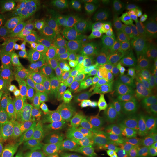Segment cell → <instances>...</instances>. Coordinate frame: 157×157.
<instances>
[{"label": "cell", "mask_w": 157, "mask_h": 157, "mask_svg": "<svg viewBox=\"0 0 157 157\" xmlns=\"http://www.w3.org/2000/svg\"><path fill=\"white\" fill-rule=\"evenodd\" d=\"M38 76H13L10 77L8 84L2 91L0 97L7 103L22 110L28 102L29 87L34 82L43 80Z\"/></svg>", "instance_id": "6da1fadb"}, {"label": "cell", "mask_w": 157, "mask_h": 157, "mask_svg": "<svg viewBox=\"0 0 157 157\" xmlns=\"http://www.w3.org/2000/svg\"><path fill=\"white\" fill-rule=\"evenodd\" d=\"M124 67L138 82L157 79V65L148 52L143 55H131Z\"/></svg>", "instance_id": "7a4b0ae2"}, {"label": "cell", "mask_w": 157, "mask_h": 157, "mask_svg": "<svg viewBox=\"0 0 157 157\" xmlns=\"http://www.w3.org/2000/svg\"><path fill=\"white\" fill-rule=\"evenodd\" d=\"M30 2L25 0L2 1L0 2L1 23L3 26L27 20L30 15Z\"/></svg>", "instance_id": "3957f363"}, {"label": "cell", "mask_w": 157, "mask_h": 157, "mask_svg": "<svg viewBox=\"0 0 157 157\" xmlns=\"http://www.w3.org/2000/svg\"><path fill=\"white\" fill-rule=\"evenodd\" d=\"M79 65L83 72L89 74L105 83L113 70L109 62L92 48L88 56L79 62Z\"/></svg>", "instance_id": "277c9868"}, {"label": "cell", "mask_w": 157, "mask_h": 157, "mask_svg": "<svg viewBox=\"0 0 157 157\" xmlns=\"http://www.w3.org/2000/svg\"><path fill=\"white\" fill-rule=\"evenodd\" d=\"M0 117L4 130L21 135L26 139L25 129L23 123L22 110L12 105L0 97Z\"/></svg>", "instance_id": "5b68a950"}, {"label": "cell", "mask_w": 157, "mask_h": 157, "mask_svg": "<svg viewBox=\"0 0 157 157\" xmlns=\"http://www.w3.org/2000/svg\"><path fill=\"white\" fill-rule=\"evenodd\" d=\"M49 40L40 32L27 34L13 41L9 51L19 61L28 56L40 45L47 43Z\"/></svg>", "instance_id": "8992f818"}, {"label": "cell", "mask_w": 157, "mask_h": 157, "mask_svg": "<svg viewBox=\"0 0 157 157\" xmlns=\"http://www.w3.org/2000/svg\"><path fill=\"white\" fill-rule=\"evenodd\" d=\"M55 117L62 126L71 124L86 117V107L61 98L56 102Z\"/></svg>", "instance_id": "52a82bcc"}, {"label": "cell", "mask_w": 157, "mask_h": 157, "mask_svg": "<svg viewBox=\"0 0 157 157\" xmlns=\"http://www.w3.org/2000/svg\"><path fill=\"white\" fill-rule=\"evenodd\" d=\"M62 145L47 133H29V151L41 157H54Z\"/></svg>", "instance_id": "ba28073f"}, {"label": "cell", "mask_w": 157, "mask_h": 157, "mask_svg": "<svg viewBox=\"0 0 157 157\" xmlns=\"http://www.w3.org/2000/svg\"><path fill=\"white\" fill-rule=\"evenodd\" d=\"M25 140L21 135L3 130L0 139V155L3 157H29Z\"/></svg>", "instance_id": "9c48e42d"}, {"label": "cell", "mask_w": 157, "mask_h": 157, "mask_svg": "<svg viewBox=\"0 0 157 157\" xmlns=\"http://www.w3.org/2000/svg\"><path fill=\"white\" fill-rule=\"evenodd\" d=\"M100 25L107 36L112 40L118 52L132 54L135 32L121 30L111 25L106 21H100Z\"/></svg>", "instance_id": "30bf717a"}, {"label": "cell", "mask_w": 157, "mask_h": 157, "mask_svg": "<svg viewBox=\"0 0 157 157\" xmlns=\"http://www.w3.org/2000/svg\"><path fill=\"white\" fill-rule=\"evenodd\" d=\"M54 46V42L40 45L26 58L20 61L17 75L25 76L32 74L48 58L49 53Z\"/></svg>", "instance_id": "8fae6325"}, {"label": "cell", "mask_w": 157, "mask_h": 157, "mask_svg": "<svg viewBox=\"0 0 157 157\" xmlns=\"http://www.w3.org/2000/svg\"><path fill=\"white\" fill-rule=\"evenodd\" d=\"M90 45L93 50L109 62L113 69L119 67L121 58L118 51L112 40L105 34H102L94 38Z\"/></svg>", "instance_id": "7c38bea8"}, {"label": "cell", "mask_w": 157, "mask_h": 157, "mask_svg": "<svg viewBox=\"0 0 157 157\" xmlns=\"http://www.w3.org/2000/svg\"><path fill=\"white\" fill-rule=\"evenodd\" d=\"M78 144L90 153L101 157L109 152L106 139L94 129H90L79 138Z\"/></svg>", "instance_id": "4fadbf2b"}, {"label": "cell", "mask_w": 157, "mask_h": 157, "mask_svg": "<svg viewBox=\"0 0 157 157\" xmlns=\"http://www.w3.org/2000/svg\"><path fill=\"white\" fill-rule=\"evenodd\" d=\"M132 94L140 105H152L157 103V80L139 81L135 83Z\"/></svg>", "instance_id": "5bb4252c"}, {"label": "cell", "mask_w": 157, "mask_h": 157, "mask_svg": "<svg viewBox=\"0 0 157 157\" xmlns=\"http://www.w3.org/2000/svg\"><path fill=\"white\" fill-rule=\"evenodd\" d=\"M113 96L108 92L98 95L94 102L86 107V117L90 122L98 118L111 117L113 113L112 108Z\"/></svg>", "instance_id": "9a60e30c"}, {"label": "cell", "mask_w": 157, "mask_h": 157, "mask_svg": "<svg viewBox=\"0 0 157 157\" xmlns=\"http://www.w3.org/2000/svg\"><path fill=\"white\" fill-rule=\"evenodd\" d=\"M135 83L118 67L113 70L106 84L108 92L113 95L132 93Z\"/></svg>", "instance_id": "2e32d148"}, {"label": "cell", "mask_w": 157, "mask_h": 157, "mask_svg": "<svg viewBox=\"0 0 157 157\" xmlns=\"http://www.w3.org/2000/svg\"><path fill=\"white\" fill-rule=\"evenodd\" d=\"M103 8L119 18H128L136 12V2L132 0H108L104 2Z\"/></svg>", "instance_id": "e0dca14e"}, {"label": "cell", "mask_w": 157, "mask_h": 157, "mask_svg": "<svg viewBox=\"0 0 157 157\" xmlns=\"http://www.w3.org/2000/svg\"><path fill=\"white\" fill-rule=\"evenodd\" d=\"M157 43V32L151 30L135 32V40L132 55L147 53Z\"/></svg>", "instance_id": "ac0fdd59"}, {"label": "cell", "mask_w": 157, "mask_h": 157, "mask_svg": "<svg viewBox=\"0 0 157 157\" xmlns=\"http://www.w3.org/2000/svg\"><path fill=\"white\" fill-rule=\"evenodd\" d=\"M73 86L83 88L97 97L102 93L108 92L107 84L95 77L84 72L76 74Z\"/></svg>", "instance_id": "d6986e66"}, {"label": "cell", "mask_w": 157, "mask_h": 157, "mask_svg": "<svg viewBox=\"0 0 157 157\" xmlns=\"http://www.w3.org/2000/svg\"><path fill=\"white\" fill-rule=\"evenodd\" d=\"M76 76V73L73 64L67 61L63 67L48 75L46 78H48V81L52 84H69L73 86Z\"/></svg>", "instance_id": "ffe728a7"}, {"label": "cell", "mask_w": 157, "mask_h": 157, "mask_svg": "<svg viewBox=\"0 0 157 157\" xmlns=\"http://www.w3.org/2000/svg\"><path fill=\"white\" fill-rule=\"evenodd\" d=\"M23 123L25 132L28 133H47L40 124L37 118V112L28 102L22 109Z\"/></svg>", "instance_id": "44dd1931"}, {"label": "cell", "mask_w": 157, "mask_h": 157, "mask_svg": "<svg viewBox=\"0 0 157 157\" xmlns=\"http://www.w3.org/2000/svg\"><path fill=\"white\" fill-rule=\"evenodd\" d=\"M91 123L92 126L108 140H109L117 132V122L112 117L95 119L91 121Z\"/></svg>", "instance_id": "7402d4cb"}, {"label": "cell", "mask_w": 157, "mask_h": 157, "mask_svg": "<svg viewBox=\"0 0 157 157\" xmlns=\"http://www.w3.org/2000/svg\"><path fill=\"white\" fill-rule=\"evenodd\" d=\"M20 61L11 52L6 51L0 54V72L8 76H13L17 74Z\"/></svg>", "instance_id": "603a6c76"}, {"label": "cell", "mask_w": 157, "mask_h": 157, "mask_svg": "<svg viewBox=\"0 0 157 157\" xmlns=\"http://www.w3.org/2000/svg\"><path fill=\"white\" fill-rule=\"evenodd\" d=\"M91 50V45L85 40L74 41L68 47L69 55L79 62L88 56Z\"/></svg>", "instance_id": "cb8c5ba5"}, {"label": "cell", "mask_w": 157, "mask_h": 157, "mask_svg": "<svg viewBox=\"0 0 157 157\" xmlns=\"http://www.w3.org/2000/svg\"><path fill=\"white\" fill-rule=\"evenodd\" d=\"M67 61H59L47 58L32 74L38 76H39L42 78H46L51 73L54 72L56 70L63 67Z\"/></svg>", "instance_id": "d4e9b609"}, {"label": "cell", "mask_w": 157, "mask_h": 157, "mask_svg": "<svg viewBox=\"0 0 157 157\" xmlns=\"http://www.w3.org/2000/svg\"><path fill=\"white\" fill-rule=\"evenodd\" d=\"M56 139L62 146L77 144L78 140L70 124L62 126L56 133Z\"/></svg>", "instance_id": "484cf974"}, {"label": "cell", "mask_w": 157, "mask_h": 157, "mask_svg": "<svg viewBox=\"0 0 157 157\" xmlns=\"http://www.w3.org/2000/svg\"><path fill=\"white\" fill-rule=\"evenodd\" d=\"M96 98L97 96L84 89L76 87L70 101L86 107L92 105L95 101Z\"/></svg>", "instance_id": "4316f807"}, {"label": "cell", "mask_w": 157, "mask_h": 157, "mask_svg": "<svg viewBox=\"0 0 157 157\" xmlns=\"http://www.w3.org/2000/svg\"><path fill=\"white\" fill-rule=\"evenodd\" d=\"M140 105L137 102L130 107L113 112L112 117L117 122H126L135 119Z\"/></svg>", "instance_id": "83f0119b"}, {"label": "cell", "mask_w": 157, "mask_h": 157, "mask_svg": "<svg viewBox=\"0 0 157 157\" xmlns=\"http://www.w3.org/2000/svg\"><path fill=\"white\" fill-rule=\"evenodd\" d=\"M65 40L59 39L54 41V46L51 50L48 58L59 61H66L69 57V51L67 44L64 43Z\"/></svg>", "instance_id": "f1b7e54d"}, {"label": "cell", "mask_w": 157, "mask_h": 157, "mask_svg": "<svg viewBox=\"0 0 157 157\" xmlns=\"http://www.w3.org/2000/svg\"><path fill=\"white\" fill-rule=\"evenodd\" d=\"M112 96V108L113 112L130 107L136 103L132 93L113 95Z\"/></svg>", "instance_id": "f546056e"}, {"label": "cell", "mask_w": 157, "mask_h": 157, "mask_svg": "<svg viewBox=\"0 0 157 157\" xmlns=\"http://www.w3.org/2000/svg\"><path fill=\"white\" fill-rule=\"evenodd\" d=\"M51 2L52 8L51 15L54 17L56 21L57 27L61 33L67 28L65 19V13L61 8L59 0H51Z\"/></svg>", "instance_id": "4dcf8cb0"}, {"label": "cell", "mask_w": 157, "mask_h": 157, "mask_svg": "<svg viewBox=\"0 0 157 157\" xmlns=\"http://www.w3.org/2000/svg\"><path fill=\"white\" fill-rule=\"evenodd\" d=\"M44 19L39 17H29L23 24L21 28L22 35L40 32Z\"/></svg>", "instance_id": "1f68e13d"}, {"label": "cell", "mask_w": 157, "mask_h": 157, "mask_svg": "<svg viewBox=\"0 0 157 157\" xmlns=\"http://www.w3.org/2000/svg\"><path fill=\"white\" fill-rule=\"evenodd\" d=\"M61 151L63 157H87V151L78 143L75 144L62 146Z\"/></svg>", "instance_id": "d6a6232c"}, {"label": "cell", "mask_w": 157, "mask_h": 157, "mask_svg": "<svg viewBox=\"0 0 157 157\" xmlns=\"http://www.w3.org/2000/svg\"><path fill=\"white\" fill-rule=\"evenodd\" d=\"M36 7L34 8L33 12L29 17H39L45 19L47 17H49L51 15L52 8H51V0L45 1H32Z\"/></svg>", "instance_id": "836d02e7"}, {"label": "cell", "mask_w": 157, "mask_h": 157, "mask_svg": "<svg viewBox=\"0 0 157 157\" xmlns=\"http://www.w3.org/2000/svg\"><path fill=\"white\" fill-rule=\"evenodd\" d=\"M40 32L43 34L49 39L60 33L56 25V21L53 15H51L44 19Z\"/></svg>", "instance_id": "e575fe53"}, {"label": "cell", "mask_w": 157, "mask_h": 157, "mask_svg": "<svg viewBox=\"0 0 157 157\" xmlns=\"http://www.w3.org/2000/svg\"><path fill=\"white\" fill-rule=\"evenodd\" d=\"M140 11L144 16L152 21H157V1H143L141 4Z\"/></svg>", "instance_id": "d590c367"}, {"label": "cell", "mask_w": 157, "mask_h": 157, "mask_svg": "<svg viewBox=\"0 0 157 157\" xmlns=\"http://www.w3.org/2000/svg\"><path fill=\"white\" fill-rule=\"evenodd\" d=\"M110 143L115 157H122L126 141L116 132L111 138Z\"/></svg>", "instance_id": "8d00e7d4"}, {"label": "cell", "mask_w": 157, "mask_h": 157, "mask_svg": "<svg viewBox=\"0 0 157 157\" xmlns=\"http://www.w3.org/2000/svg\"><path fill=\"white\" fill-rule=\"evenodd\" d=\"M154 109L151 105H141L135 119L139 122L152 121L154 118Z\"/></svg>", "instance_id": "74e56055"}, {"label": "cell", "mask_w": 157, "mask_h": 157, "mask_svg": "<svg viewBox=\"0 0 157 157\" xmlns=\"http://www.w3.org/2000/svg\"><path fill=\"white\" fill-rule=\"evenodd\" d=\"M73 129L77 137L79 138L90 129L93 128L90 119L87 117L70 124Z\"/></svg>", "instance_id": "f35d334b"}, {"label": "cell", "mask_w": 157, "mask_h": 157, "mask_svg": "<svg viewBox=\"0 0 157 157\" xmlns=\"http://www.w3.org/2000/svg\"><path fill=\"white\" fill-rule=\"evenodd\" d=\"M37 110L40 114L47 117L55 116V106L52 102L41 101L37 105Z\"/></svg>", "instance_id": "ab89813d"}, {"label": "cell", "mask_w": 157, "mask_h": 157, "mask_svg": "<svg viewBox=\"0 0 157 157\" xmlns=\"http://www.w3.org/2000/svg\"><path fill=\"white\" fill-rule=\"evenodd\" d=\"M12 40L9 32L4 28H0V54L10 49L12 44Z\"/></svg>", "instance_id": "60d3db41"}, {"label": "cell", "mask_w": 157, "mask_h": 157, "mask_svg": "<svg viewBox=\"0 0 157 157\" xmlns=\"http://www.w3.org/2000/svg\"><path fill=\"white\" fill-rule=\"evenodd\" d=\"M61 8L64 13L80 11V3L73 0H59Z\"/></svg>", "instance_id": "b9f144b4"}, {"label": "cell", "mask_w": 157, "mask_h": 157, "mask_svg": "<svg viewBox=\"0 0 157 157\" xmlns=\"http://www.w3.org/2000/svg\"><path fill=\"white\" fill-rule=\"evenodd\" d=\"M141 143V140L136 143H129L126 142L122 157H136L140 152Z\"/></svg>", "instance_id": "7bdbcfd3"}, {"label": "cell", "mask_w": 157, "mask_h": 157, "mask_svg": "<svg viewBox=\"0 0 157 157\" xmlns=\"http://www.w3.org/2000/svg\"><path fill=\"white\" fill-rule=\"evenodd\" d=\"M134 128H135L134 124L131 122L119 123L117 126V132L126 141L130 132Z\"/></svg>", "instance_id": "ee69618b"}, {"label": "cell", "mask_w": 157, "mask_h": 157, "mask_svg": "<svg viewBox=\"0 0 157 157\" xmlns=\"http://www.w3.org/2000/svg\"><path fill=\"white\" fill-rule=\"evenodd\" d=\"M157 147V141L152 139L148 136L141 140L140 151L149 154L154 151Z\"/></svg>", "instance_id": "f6af8a7d"}, {"label": "cell", "mask_w": 157, "mask_h": 157, "mask_svg": "<svg viewBox=\"0 0 157 157\" xmlns=\"http://www.w3.org/2000/svg\"><path fill=\"white\" fill-rule=\"evenodd\" d=\"M156 128L155 122L153 121L141 122L138 124V129L142 135L147 136L150 135Z\"/></svg>", "instance_id": "bcb514c9"}, {"label": "cell", "mask_w": 157, "mask_h": 157, "mask_svg": "<svg viewBox=\"0 0 157 157\" xmlns=\"http://www.w3.org/2000/svg\"><path fill=\"white\" fill-rule=\"evenodd\" d=\"M57 86L60 89L61 93L63 95V98L70 101L71 97L73 95V93L75 91L76 87L73 86L69 85V84H59Z\"/></svg>", "instance_id": "7dc6e473"}, {"label": "cell", "mask_w": 157, "mask_h": 157, "mask_svg": "<svg viewBox=\"0 0 157 157\" xmlns=\"http://www.w3.org/2000/svg\"><path fill=\"white\" fill-rule=\"evenodd\" d=\"M52 83L48 81L47 84L44 86V87L40 90V99L44 101L51 102V89Z\"/></svg>", "instance_id": "c3c4849f"}, {"label": "cell", "mask_w": 157, "mask_h": 157, "mask_svg": "<svg viewBox=\"0 0 157 157\" xmlns=\"http://www.w3.org/2000/svg\"><path fill=\"white\" fill-rule=\"evenodd\" d=\"M80 14V11L72 12L70 13H65V19L67 27H69L71 25L78 19Z\"/></svg>", "instance_id": "681fc988"}, {"label": "cell", "mask_w": 157, "mask_h": 157, "mask_svg": "<svg viewBox=\"0 0 157 157\" xmlns=\"http://www.w3.org/2000/svg\"><path fill=\"white\" fill-rule=\"evenodd\" d=\"M141 140V136L137 130L136 127L132 129L129 133L127 140L126 142L129 143H136Z\"/></svg>", "instance_id": "f907efd6"}, {"label": "cell", "mask_w": 157, "mask_h": 157, "mask_svg": "<svg viewBox=\"0 0 157 157\" xmlns=\"http://www.w3.org/2000/svg\"><path fill=\"white\" fill-rule=\"evenodd\" d=\"M40 95V91L39 90L34 88L32 86L29 87L28 94V96L29 99L32 100H39Z\"/></svg>", "instance_id": "816d5d0a"}, {"label": "cell", "mask_w": 157, "mask_h": 157, "mask_svg": "<svg viewBox=\"0 0 157 157\" xmlns=\"http://www.w3.org/2000/svg\"><path fill=\"white\" fill-rule=\"evenodd\" d=\"M153 61L157 65V43L148 52Z\"/></svg>", "instance_id": "f5cc1de1"}, {"label": "cell", "mask_w": 157, "mask_h": 157, "mask_svg": "<svg viewBox=\"0 0 157 157\" xmlns=\"http://www.w3.org/2000/svg\"><path fill=\"white\" fill-rule=\"evenodd\" d=\"M148 157H157V147L154 151L149 154Z\"/></svg>", "instance_id": "db71d44e"}, {"label": "cell", "mask_w": 157, "mask_h": 157, "mask_svg": "<svg viewBox=\"0 0 157 157\" xmlns=\"http://www.w3.org/2000/svg\"><path fill=\"white\" fill-rule=\"evenodd\" d=\"M153 121H154L155 122V124H156V128L155 129H157V109L154 110Z\"/></svg>", "instance_id": "11a10c76"}, {"label": "cell", "mask_w": 157, "mask_h": 157, "mask_svg": "<svg viewBox=\"0 0 157 157\" xmlns=\"http://www.w3.org/2000/svg\"><path fill=\"white\" fill-rule=\"evenodd\" d=\"M149 154H146V153H143V152H139L136 156L135 157H148Z\"/></svg>", "instance_id": "9f6ffc18"}, {"label": "cell", "mask_w": 157, "mask_h": 157, "mask_svg": "<svg viewBox=\"0 0 157 157\" xmlns=\"http://www.w3.org/2000/svg\"><path fill=\"white\" fill-rule=\"evenodd\" d=\"M61 148H60V149L58 151L56 152V154H55V155L54 156V157H63L62 153H61Z\"/></svg>", "instance_id": "6f0895ef"}, {"label": "cell", "mask_w": 157, "mask_h": 157, "mask_svg": "<svg viewBox=\"0 0 157 157\" xmlns=\"http://www.w3.org/2000/svg\"><path fill=\"white\" fill-rule=\"evenodd\" d=\"M100 157H115V155H113V154L112 153V152H108V153H107L106 154H105V155H102V156H101Z\"/></svg>", "instance_id": "680465c9"}, {"label": "cell", "mask_w": 157, "mask_h": 157, "mask_svg": "<svg viewBox=\"0 0 157 157\" xmlns=\"http://www.w3.org/2000/svg\"><path fill=\"white\" fill-rule=\"evenodd\" d=\"M29 157H41L37 155L36 154H35L33 152H29Z\"/></svg>", "instance_id": "91938a15"}, {"label": "cell", "mask_w": 157, "mask_h": 157, "mask_svg": "<svg viewBox=\"0 0 157 157\" xmlns=\"http://www.w3.org/2000/svg\"><path fill=\"white\" fill-rule=\"evenodd\" d=\"M87 157H98L97 155H95V154H92V153H90L89 152V154H88V155H87Z\"/></svg>", "instance_id": "94428289"}, {"label": "cell", "mask_w": 157, "mask_h": 157, "mask_svg": "<svg viewBox=\"0 0 157 157\" xmlns=\"http://www.w3.org/2000/svg\"><path fill=\"white\" fill-rule=\"evenodd\" d=\"M0 157H2V156H1V155H0Z\"/></svg>", "instance_id": "6125c7cd"}, {"label": "cell", "mask_w": 157, "mask_h": 157, "mask_svg": "<svg viewBox=\"0 0 157 157\" xmlns=\"http://www.w3.org/2000/svg\"></svg>", "instance_id": "be15d7a7"}]
</instances>
